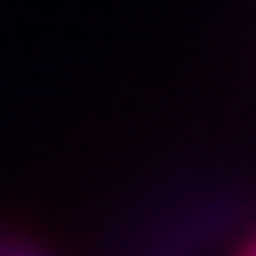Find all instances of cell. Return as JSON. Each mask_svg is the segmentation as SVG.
I'll return each mask as SVG.
<instances>
[{"instance_id":"obj_1","label":"cell","mask_w":256,"mask_h":256,"mask_svg":"<svg viewBox=\"0 0 256 256\" xmlns=\"http://www.w3.org/2000/svg\"><path fill=\"white\" fill-rule=\"evenodd\" d=\"M235 256H256V232H252V235L238 246V252H235Z\"/></svg>"},{"instance_id":"obj_2","label":"cell","mask_w":256,"mask_h":256,"mask_svg":"<svg viewBox=\"0 0 256 256\" xmlns=\"http://www.w3.org/2000/svg\"><path fill=\"white\" fill-rule=\"evenodd\" d=\"M8 256H28V252H8Z\"/></svg>"}]
</instances>
